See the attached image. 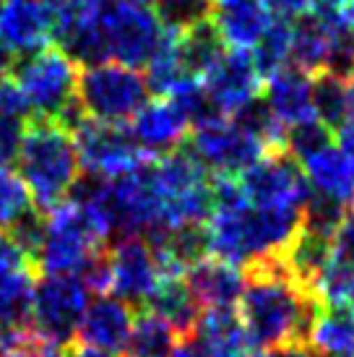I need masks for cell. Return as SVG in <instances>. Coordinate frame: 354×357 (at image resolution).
Segmentation results:
<instances>
[{
    "label": "cell",
    "instance_id": "10",
    "mask_svg": "<svg viewBox=\"0 0 354 357\" xmlns=\"http://www.w3.org/2000/svg\"><path fill=\"white\" fill-rule=\"evenodd\" d=\"M190 151L203 162L208 172L232 178L243 175L268 154L261 141L237 128L229 118H214L190 130Z\"/></svg>",
    "mask_w": 354,
    "mask_h": 357
},
{
    "label": "cell",
    "instance_id": "26",
    "mask_svg": "<svg viewBox=\"0 0 354 357\" xmlns=\"http://www.w3.org/2000/svg\"><path fill=\"white\" fill-rule=\"evenodd\" d=\"M307 344L321 357H354V316L323 307L310 328Z\"/></svg>",
    "mask_w": 354,
    "mask_h": 357
},
{
    "label": "cell",
    "instance_id": "33",
    "mask_svg": "<svg viewBox=\"0 0 354 357\" xmlns=\"http://www.w3.org/2000/svg\"><path fill=\"white\" fill-rule=\"evenodd\" d=\"M26 126H29V120L0 115V169L16 167L21 144L26 136Z\"/></svg>",
    "mask_w": 354,
    "mask_h": 357
},
{
    "label": "cell",
    "instance_id": "36",
    "mask_svg": "<svg viewBox=\"0 0 354 357\" xmlns=\"http://www.w3.org/2000/svg\"><path fill=\"white\" fill-rule=\"evenodd\" d=\"M19 271H34V266H31L29 256L6 232H0V277H10Z\"/></svg>",
    "mask_w": 354,
    "mask_h": 357
},
{
    "label": "cell",
    "instance_id": "46",
    "mask_svg": "<svg viewBox=\"0 0 354 357\" xmlns=\"http://www.w3.org/2000/svg\"><path fill=\"white\" fill-rule=\"evenodd\" d=\"M0 6H3V0H0Z\"/></svg>",
    "mask_w": 354,
    "mask_h": 357
},
{
    "label": "cell",
    "instance_id": "3",
    "mask_svg": "<svg viewBox=\"0 0 354 357\" xmlns=\"http://www.w3.org/2000/svg\"><path fill=\"white\" fill-rule=\"evenodd\" d=\"M16 167L42 214L68 199L84 172L70 130L49 120H29Z\"/></svg>",
    "mask_w": 354,
    "mask_h": 357
},
{
    "label": "cell",
    "instance_id": "7",
    "mask_svg": "<svg viewBox=\"0 0 354 357\" xmlns=\"http://www.w3.org/2000/svg\"><path fill=\"white\" fill-rule=\"evenodd\" d=\"M102 31L107 45V60L141 70L157 55L167 26L159 21L148 3L109 0L102 16Z\"/></svg>",
    "mask_w": 354,
    "mask_h": 357
},
{
    "label": "cell",
    "instance_id": "17",
    "mask_svg": "<svg viewBox=\"0 0 354 357\" xmlns=\"http://www.w3.org/2000/svg\"><path fill=\"white\" fill-rule=\"evenodd\" d=\"M0 40L13 55H31L49 47V19L42 0H3Z\"/></svg>",
    "mask_w": 354,
    "mask_h": 357
},
{
    "label": "cell",
    "instance_id": "43",
    "mask_svg": "<svg viewBox=\"0 0 354 357\" xmlns=\"http://www.w3.org/2000/svg\"><path fill=\"white\" fill-rule=\"evenodd\" d=\"M346 128H354V79L346 81V115H344V123Z\"/></svg>",
    "mask_w": 354,
    "mask_h": 357
},
{
    "label": "cell",
    "instance_id": "12",
    "mask_svg": "<svg viewBox=\"0 0 354 357\" xmlns=\"http://www.w3.org/2000/svg\"><path fill=\"white\" fill-rule=\"evenodd\" d=\"M201 86L208 94L211 105L219 109V115L229 118L240 107H245L247 102L261 97L263 76L253 60V52L226 47L222 58L201 76Z\"/></svg>",
    "mask_w": 354,
    "mask_h": 357
},
{
    "label": "cell",
    "instance_id": "45",
    "mask_svg": "<svg viewBox=\"0 0 354 357\" xmlns=\"http://www.w3.org/2000/svg\"><path fill=\"white\" fill-rule=\"evenodd\" d=\"M344 24H346V29H349V34L354 37V3H352V8L344 13Z\"/></svg>",
    "mask_w": 354,
    "mask_h": 357
},
{
    "label": "cell",
    "instance_id": "37",
    "mask_svg": "<svg viewBox=\"0 0 354 357\" xmlns=\"http://www.w3.org/2000/svg\"><path fill=\"white\" fill-rule=\"evenodd\" d=\"M263 6L274 19L295 21L315 8V0H263Z\"/></svg>",
    "mask_w": 354,
    "mask_h": 357
},
{
    "label": "cell",
    "instance_id": "32",
    "mask_svg": "<svg viewBox=\"0 0 354 357\" xmlns=\"http://www.w3.org/2000/svg\"><path fill=\"white\" fill-rule=\"evenodd\" d=\"M151 8L167 29L175 31H185L211 19V0H157Z\"/></svg>",
    "mask_w": 354,
    "mask_h": 357
},
{
    "label": "cell",
    "instance_id": "19",
    "mask_svg": "<svg viewBox=\"0 0 354 357\" xmlns=\"http://www.w3.org/2000/svg\"><path fill=\"white\" fill-rule=\"evenodd\" d=\"M34 271H19L0 277V342L19 344L31 342V300H34Z\"/></svg>",
    "mask_w": 354,
    "mask_h": 357
},
{
    "label": "cell",
    "instance_id": "31",
    "mask_svg": "<svg viewBox=\"0 0 354 357\" xmlns=\"http://www.w3.org/2000/svg\"><path fill=\"white\" fill-rule=\"evenodd\" d=\"M29 208H34V201L19 172L0 169V232H8Z\"/></svg>",
    "mask_w": 354,
    "mask_h": 357
},
{
    "label": "cell",
    "instance_id": "39",
    "mask_svg": "<svg viewBox=\"0 0 354 357\" xmlns=\"http://www.w3.org/2000/svg\"><path fill=\"white\" fill-rule=\"evenodd\" d=\"M169 357H208V352L201 347L193 337H183L180 342H177V347L172 349V355Z\"/></svg>",
    "mask_w": 354,
    "mask_h": 357
},
{
    "label": "cell",
    "instance_id": "8",
    "mask_svg": "<svg viewBox=\"0 0 354 357\" xmlns=\"http://www.w3.org/2000/svg\"><path fill=\"white\" fill-rule=\"evenodd\" d=\"M237 183L250 206L302 211L310 199V185L302 165L286 149H271L253 167L237 175Z\"/></svg>",
    "mask_w": 354,
    "mask_h": 357
},
{
    "label": "cell",
    "instance_id": "40",
    "mask_svg": "<svg viewBox=\"0 0 354 357\" xmlns=\"http://www.w3.org/2000/svg\"><path fill=\"white\" fill-rule=\"evenodd\" d=\"M266 357H321L310 344H286L274 352H266Z\"/></svg>",
    "mask_w": 354,
    "mask_h": 357
},
{
    "label": "cell",
    "instance_id": "23",
    "mask_svg": "<svg viewBox=\"0 0 354 357\" xmlns=\"http://www.w3.org/2000/svg\"><path fill=\"white\" fill-rule=\"evenodd\" d=\"M144 310H151L164 321H169L180 331V337H187L196 326L198 316H201V305L193 298L185 277L162 279Z\"/></svg>",
    "mask_w": 354,
    "mask_h": 357
},
{
    "label": "cell",
    "instance_id": "35",
    "mask_svg": "<svg viewBox=\"0 0 354 357\" xmlns=\"http://www.w3.org/2000/svg\"><path fill=\"white\" fill-rule=\"evenodd\" d=\"M331 245H334L336 264L354 271V214L352 211H346V217L341 219V225L336 227Z\"/></svg>",
    "mask_w": 354,
    "mask_h": 357
},
{
    "label": "cell",
    "instance_id": "25",
    "mask_svg": "<svg viewBox=\"0 0 354 357\" xmlns=\"http://www.w3.org/2000/svg\"><path fill=\"white\" fill-rule=\"evenodd\" d=\"M180 339V331L169 321L151 310H141L133 321L125 352L128 357H169Z\"/></svg>",
    "mask_w": 354,
    "mask_h": 357
},
{
    "label": "cell",
    "instance_id": "27",
    "mask_svg": "<svg viewBox=\"0 0 354 357\" xmlns=\"http://www.w3.org/2000/svg\"><path fill=\"white\" fill-rule=\"evenodd\" d=\"M289 47H292V21L274 19L268 21L263 34L253 45V60H256L261 76H271L274 70L289 66Z\"/></svg>",
    "mask_w": 354,
    "mask_h": 357
},
{
    "label": "cell",
    "instance_id": "44",
    "mask_svg": "<svg viewBox=\"0 0 354 357\" xmlns=\"http://www.w3.org/2000/svg\"><path fill=\"white\" fill-rule=\"evenodd\" d=\"M26 357H68V349L49 347V344H37V347L29 349V355Z\"/></svg>",
    "mask_w": 354,
    "mask_h": 357
},
{
    "label": "cell",
    "instance_id": "11",
    "mask_svg": "<svg viewBox=\"0 0 354 357\" xmlns=\"http://www.w3.org/2000/svg\"><path fill=\"white\" fill-rule=\"evenodd\" d=\"M162 282L154 250L146 238H118L109 245V295L128 303L133 310L146 307Z\"/></svg>",
    "mask_w": 354,
    "mask_h": 357
},
{
    "label": "cell",
    "instance_id": "20",
    "mask_svg": "<svg viewBox=\"0 0 354 357\" xmlns=\"http://www.w3.org/2000/svg\"><path fill=\"white\" fill-rule=\"evenodd\" d=\"M206 349L208 357H243L250 349L245 326L235 307H208L201 310L196 326L187 334Z\"/></svg>",
    "mask_w": 354,
    "mask_h": 357
},
{
    "label": "cell",
    "instance_id": "30",
    "mask_svg": "<svg viewBox=\"0 0 354 357\" xmlns=\"http://www.w3.org/2000/svg\"><path fill=\"white\" fill-rule=\"evenodd\" d=\"M334 144V130L323 126L318 118L302 120L297 126H289L284 133V149L297 159L305 162L307 157L318 154L321 149Z\"/></svg>",
    "mask_w": 354,
    "mask_h": 357
},
{
    "label": "cell",
    "instance_id": "14",
    "mask_svg": "<svg viewBox=\"0 0 354 357\" xmlns=\"http://www.w3.org/2000/svg\"><path fill=\"white\" fill-rule=\"evenodd\" d=\"M133 321H136V313H133V307L128 303H123V300H118L109 292L94 295L84 318H81L76 342L120 355L128 347Z\"/></svg>",
    "mask_w": 354,
    "mask_h": 357
},
{
    "label": "cell",
    "instance_id": "9",
    "mask_svg": "<svg viewBox=\"0 0 354 357\" xmlns=\"http://www.w3.org/2000/svg\"><path fill=\"white\" fill-rule=\"evenodd\" d=\"M81 169L99 178H118L123 172L141 165L148 154L141 151L133 133L125 123H105V120L84 118L70 130Z\"/></svg>",
    "mask_w": 354,
    "mask_h": 357
},
{
    "label": "cell",
    "instance_id": "34",
    "mask_svg": "<svg viewBox=\"0 0 354 357\" xmlns=\"http://www.w3.org/2000/svg\"><path fill=\"white\" fill-rule=\"evenodd\" d=\"M0 115L31 120L29 102H26L24 91L19 89V84L13 81L10 73L8 76H0Z\"/></svg>",
    "mask_w": 354,
    "mask_h": 357
},
{
    "label": "cell",
    "instance_id": "22",
    "mask_svg": "<svg viewBox=\"0 0 354 357\" xmlns=\"http://www.w3.org/2000/svg\"><path fill=\"white\" fill-rule=\"evenodd\" d=\"M331 45V21L328 16L310 10L305 16L292 21V47H289V66L315 76L325 70Z\"/></svg>",
    "mask_w": 354,
    "mask_h": 357
},
{
    "label": "cell",
    "instance_id": "6",
    "mask_svg": "<svg viewBox=\"0 0 354 357\" xmlns=\"http://www.w3.org/2000/svg\"><path fill=\"white\" fill-rule=\"evenodd\" d=\"M91 289L76 274H42L34 284L31 331L42 344L68 349L76 344Z\"/></svg>",
    "mask_w": 354,
    "mask_h": 357
},
{
    "label": "cell",
    "instance_id": "15",
    "mask_svg": "<svg viewBox=\"0 0 354 357\" xmlns=\"http://www.w3.org/2000/svg\"><path fill=\"white\" fill-rule=\"evenodd\" d=\"M261 100L284 128L315 118L313 76H307L305 70L295 68V66H284L263 79Z\"/></svg>",
    "mask_w": 354,
    "mask_h": 357
},
{
    "label": "cell",
    "instance_id": "4",
    "mask_svg": "<svg viewBox=\"0 0 354 357\" xmlns=\"http://www.w3.org/2000/svg\"><path fill=\"white\" fill-rule=\"evenodd\" d=\"M10 76L29 102L31 120H49L73 130L86 118L79 105V63L58 47L24 55L13 63Z\"/></svg>",
    "mask_w": 354,
    "mask_h": 357
},
{
    "label": "cell",
    "instance_id": "2",
    "mask_svg": "<svg viewBox=\"0 0 354 357\" xmlns=\"http://www.w3.org/2000/svg\"><path fill=\"white\" fill-rule=\"evenodd\" d=\"M300 229V208H261L247 201L217 206L206 222L208 256L247 268L266 258L284 256Z\"/></svg>",
    "mask_w": 354,
    "mask_h": 357
},
{
    "label": "cell",
    "instance_id": "5",
    "mask_svg": "<svg viewBox=\"0 0 354 357\" xmlns=\"http://www.w3.org/2000/svg\"><path fill=\"white\" fill-rule=\"evenodd\" d=\"M146 73L115 60L84 66L79 76V105L86 118L105 123H130L148 102Z\"/></svg>",
    "mask_w": 354,
    "mask_h": 357
},
{
    "label": "cell",
    "instance_id": "41",
    "mask_svg": "<svg viewBox=\"0 0 354 357\" xmlns=\"http://www.w3.org/2000/svg\"><path fill=\"white\" fill-rule=\"evenodd\" d=\"M68 357H118L115 352H107V349H99V347H88V344H73L68 347Z\"/></svg>",
    "mask_w": 354,
    "mask_h": 357
},
{
    "label": "cell",
    "instance_id": "18",
    "mask_svg": "<svg viewBox=\"0 0 354 357\" xmlns=\"http://www.w3.org/2000/svg\"><path fill=\"white\" fill-rule=\"evenodd\" d=\"M211 21L232 50H253L271 21L263 0H211Z\"/></svg>",
    "mask_w": 354,
    "mask_h": 357
},
{
    "label": "cell",
    "instance_id": "21",
    "mask_svg": "<svg viewBox=\"0 0 354 357\" xmlns=\"http://www.w3.org/2000/svg\"><path fill=\"white\" fill-rule=\"evenodd\" d=\"M302 165L310 190L349 206L354 201V162L336 144L307 157Z\"/></svg>",
    "mask_w": 354,
    "mask_h": 357
},
{
    "label": "cell",
    "instance_id": "38",
    "mask_svg": "<svg viewBox=\"0 0 354 357\" xmlns=\"http://www.w3.org/2000/svg\"><path fill=\"white\" fill-rule=\"evenodd\" d=\"M354 0H315V8L323 16H344L346 10L352 8Z\"/></svg>",
    "mask_w": 354,
    "mask_h": 357
},
{
    "label": "cell",
    "instance_id": "28",
    "mask_svg": "<svg viewBox=\"0 0 354 357\" xmlns=\"http://www.w3.org/2000/svg\"><path fill=\"white\" fill-rule=\"evenodd\" d=\"M313 112L323 126L339 130L346 115V79H339L328 70L313 76Z\"/></svg>",
    "mask_w": 354,
    "mask_h": 357
},
{
    "label": "cell",
    "instance_id": "1",
    "mask_svg": "<svg viewBox=\"0 0 354 357\" xmlns=\"http://www.w3.org/2000/svg\"><path fill=\"white\" fill-rule=\"evenodd\" d=\"M245 271V292L237 303L253 352H274L286 344H307L310 328L321 316V300L302 287L282 256L250 264Z\"/></svg>",
    "mask_w": 354,
    "mask_h": 357
},
{
    "label": "cell",
    "instance_id": "24",
    "mask_svg": "<svg viewBox=\"0 0 354 357\" xmlns=\"http://www.w3.org/2000/svg\"><path fill=\"white\" fill-rule=\"evenodd\" d=\"M224 50L226 45L219 37L211 19L201 21V24H196V26H190L185 31H177V58L183 63V68L190 76H196V79H201L222 58Z\"/></svg>",
    "mask_w": 354,
    "mask_h": 357
},
{
    "label": "cell",
    "instance_id": "42",
    "mask_svg": "<svg viewBox=\"0 0 354 357\" xmlns=\"http://www.w3.org/2000/svg\"><path fill=\"white\" fill-rule=\"evenodd\" d=\"M13 63H16V55L10 52V47L0 40V76H8L13 70Z\"/></svg>",
    "mask_w": 354,
    "mask_h": 357
},
{
    "label": "cell",
    "instance_id": "13",
    "mask_svg": "<svg viewBox=\"0 0 354 357\" xmlns=\"http://www.w3.org/2000/svg\"><path fill=\"white\" fill-rule=\"evenodd\" d=\"M130 133L144 154L148 157H164L169 151L185 146L190 136V123L180 112L175 102L167 97L148 100L130 120Z\"/></svg>",
    "mask_w": 354,
    "mask_h": 357
},
{
    "label": "cell",
    "instance_id": "16",
    "mask_svg": "<svg viewBox=\"0 0 354 357\" xmlns=\"http://www.w3.org/2000/svg\"><path fill=\"white\" fill-rule=\"evenodd\" d=\"M185 282L201 310L237 307L245 292V271L222 258L203 256L185 271Z\"/></svg>",
    "mask_w": 354,
    "mask_h": 357
},
{
    "label": "cell",
    "instance_id": "29",
    "mask_svg": "<svg viewBox=\"0 0 354 357\" xmlns=\"http://www.w3.org/2000/svg\"><path fill=\"white\" fill-rule=\"evenodd\" d=\"M313 292L318 295L321 305L328 310H344L354 316V271L339 266L334 258L318 277Z\"/></svg>",
    "mask_w": 354,
    "mask_h": 357
}]
</instances>
